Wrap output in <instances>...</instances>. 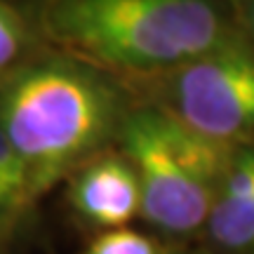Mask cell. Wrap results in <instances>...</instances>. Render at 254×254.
<instances>
[{
  "label": "cell",
  "instance_id": "cell-1",
  "mask_svg": "<svg viewBox=\"0 0 254 254\" xmlns=\"http://www.w3.org/2000/svg\"><path fill=\"white\" fill-rule=\"evenodd\" d=\"M45 47L134 90L236 36L226 0H36Z\"/></svg>",
  "mask_w": 254,
  "mask_h": 254
},
{
  "label": "cell",
  "instance_id": "cell-2",
  "mask_svg": "<svg viewBox=\"0 0 254 254\" xmlns=\"http://www.w3.org/2000/svg\"><path fill=\"white\" fill-rule=\"evenodd\" d=\"M132 92L116 78L45 47L0 85V132L21 160L28 198L116 146Z\"/></svg>",
  "mask_w": 254,
  "mask_h": 254
},
{
  "label": "cell",
  "instance_id": "cell-3",
  "mask_svg": "<svg viewBox=\"0 0 254 254\" xmlns=\"http://www.w3.org/2000/svg\"><path fill=\"white\" fill-rule=\"evenodd\" d=\"M118 151L141 190V217L170 236L205 226L231 153L190 132L151 101H134L120 127Z\"/></svg>",
  "mask_w": 254,
  "mask_h": 254
},
{
  "label": "cell",
  "instance_id": "cell-4",
  "mask_svg": "<svg viewBox=\"0 0 254 254\" xmlns=\"http://www.w3.org/2000/svg\"><path fill=\"white\" fill-rule=\"evenodd\" d=\"M144 101L226 148H254V50L243 38L146 85Z\"/></svg>",
  "mask_w": 254,
  "mask_h": 254
},
{
  "label": "cell",
  "instance_id": "cell-5",
  "mask_svg": "<svg viewBox=\"0 0 254 254\" xmlns=\"http://www.w3.org/2000/svg\"><path fill=\"white\" fill-rule=\"evenodd\" d=\"M68 202L90 226L127 228L141 217V190L132 165L120 153H101L68 177Z\"/></svg>",
  "mask_w": 254,
  "mask_h": 254
},
{
  "label": "cell",
  "instance_id": "cell-6",
  "mask_svg": "<svg viewBox=\"0 0 254 254\" xmlns=\"http://www.w3.org/2000/svg\"><path fill=\"white\" fill-rule=\"evenodd\" d=\"M202 228L217 252L254 254V148L231 153Z\"/></svg>",
  "mask_w": 254,
  "mask_h": 254
},
{
  "label": "cell",
  "instance_id": "cell-7",
  "mask_svg": "<svg viewBox=\"0 0 254 254\" xmlns=\"http://www.w3.org/2000/svg\"><path fill=\"white\" fill-rule=\"evenodd\" d=\"M45 50L31 5L0 0V85Z\"/></svg>",
  "mask_w": 254,
  "mask_h": 254
},
{
  "label": "cell",
  "instance_id": "cell-8",
  "mask_svg": "<svg viewBox=\"0 0 254 254\" xmlns=\"http://www.w3.org/2000/svg\"><path fill=\"white\" fill-rule=\"evenodd\" d=\"M80 254H163L151 236L134 228L104 231Z\"/></svg>",
  "mask_w": 254,
  "mask_h": 254
},
{
  "label": "cell",
  "instance_id": "cell-9",
  "mask_svg": "<svg viewBox=\"0 0 254 254\" xmlns=\"http://www.w3.org/2000/svg\"><path fill=\"white\" fill-rule=\"evenodd\" d=\"M236 33L254 50V0H226Z\"/></svg>",
  "mask_w": 254,
  "mask_h": 254
}]
</instances>
